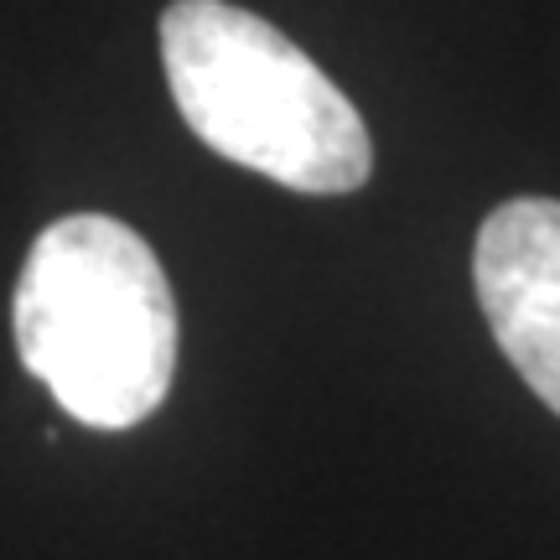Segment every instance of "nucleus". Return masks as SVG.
<instances>
[{
	"instance_id": "3",
	"label": "nucleus",
	"mask_w": 560,
	"mask_h": 560,
	"mask_svg": "<svg viewBox=\"0 0 560 560\" xmlns=\"http://www.w3.org/2000/svg\"><path fill=\"white\" fill-rule=\"evenodd\" d=\"M472 285L503 359L560 416V202H499L478 229Z\"/></svg>"
},
{
	"instance_id": "2",
	"label": "nucleus",
	"mask_w": 560,
	"mask_h": 560,
	"mask_svg": "<svg viewBox=\"0 0 560 560\" xmlns=\"http://www.w3.org/2000/svg\"><path fill=\"white\" fill-rule=\"evenodd\" d=\"M161 62L187 130L223 161L312 198L353 192L374 172L353 100L255 11L223 0L166 5Z\"/></svg>"
},
{
	"instance_id": "1",
	"label": "nucleus",
	"mask_w": 560,
	"mask_h": 560,
	"mask_svg": "<svg viewBox=\"0 0 560 560\" xmlns=\"http://www.w3.org/2000/svg\"><path fill=\"white\" fill-rule=\"evenodd\" d=\"M16 348L26 374L94 431H130L161 410L177 374V301L130 223L68 213L21 265Z\"/></svg>"
}]
</instances>
